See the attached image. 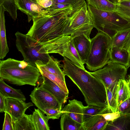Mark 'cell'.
Returning <instances> with one entry per match:
<instances>
[{
	"mask_svg": "<svg viewBox=\"0 0 130 130\" xmlns=\"http://www.w3.org/2000/svg\"><path fill=\"white\" fill-rule=\"evenodd\" d=\"M37 87L50 93L57 100L61 106L67 101L69 94L65 92L59 86L46 77L41 75Z\"/></svg>",
	"mask_w": 130,
	"mask_h": 130,
	"instance_id": "8fae6325",
	"label": "cell"
},
{
	"mask_svg": "<svg viewBox=\"0 0 130 130\" xmlns=\"http://www.w3.org/2000/svg\"><path fill=\"white\" fill-rule=\"evenodd\" d=\"M130 34V27L118 32L111 39V47L122 48Z\"/></svg>",
	"mask_w": 130,
	"mask_h": 130,
	"instance_id": "83f0119b",
	"label": "cell"
},
{
	"mask_svg": "<svg viewBox=\"0 0 130 130\" xmlns=\"http://www.w3.org/2000/svg\"><path fill=\"white\" fill-rule=\"evenodd\" d=\"M101 115L107 121H112L117 118L120 115V113L118 111L115 112H104L101 114Z\"/></svg>",
	"mask_w": 130,
	"mask_h": 130,
	"instance_id": "d590c367",
	"label": "cell"
},
{
	"mask_svg": "<svg viewBox=\"0 0 130 130\" xmlns=\"http://www.w3.org/2000/svg\"><path fill=\"white\" fill-rule=\"evenodd\" d=\"M0 5L3 6L5 11L9 13L13 20H16L18 8L15 0H0Z\"/></svg>",
	"mask_w": 130,
	"mask_h": 130,
	"instance_id": "f546056e",
	"label": "cell"
},
{
	"mask_svg": "<svg viewBox=\"0 0 130 130\" xmlns=\"http://www.w3.org/2000/svg\"><path fill=\"white\" fill-rule=\"evenodd\" d=\"M62 70L77 87L88 105L103 108L106 106V89L103 83L90 72L75 65L65 57Z\"/></svg>",
	"mask_w": 130,
	"mask_h": 130,
	"instance_id": "7a4b0ae2",
	"label": "cell"
},
{
	"mask_svg": "<svg viewBox=\"0 0 130 130\" xmlns=\"http://www.w3.org/2000/svg\"><path fill=\"white\" fill-rule=\"evenodd\" d=\"M85 107L81 101L75 99L69 100L68 104L61 111L63 113L67 114L74 120L82 124L84 122L83 113Z\"/></svg>",
	"mask_w": 130,
	"mask_h": 130,
	"instance_id": "9a60e30c",
	"label": "cell"
},
{
	"mask_svg": "<svg viewBox=\"0 0 130 130\" xmlns=\"http://www.w3.org/2000/svg\"><path fill=\"white\" fill-rule=\"evenodd\" d=\"M110 2H111V3H114V4H116V3L115 1L114 0H108Z\"/></svg>",
	"mask_w": 130,
	"mask_h": 130,
	"instance_id": "7bdbcfd3",
	"label": "cell"
},
{
	"mask_svg": "<svg viewBox=\"0 0 130 130\" xmlns=\"http://www.w3.org/2000/svg\"><path fill=\"white\" fill-rule=\"evenodd\" d=\"M45 113L39 108L34 109L32 118L35 130H49L48 119Z\"/></svg>",
	"mask_w": 130,
	"mask_h": 130,
	"instance_id": "44dd1931",
	"label": "cell"
},
{
	"mask_svg": "<svg viewBox=\"0 0 130 130\" xmlns=\"http://www.w3.org/2000/svg\"><path fill=\"white\" fill-rule=\"evenodd\" d=\"M0 59L3 60L9 52L6 39L5 21L4 17L5 9L0 5Z\"/></svg>",
	"mask_w": 130,
	"mask_h": 130,
	"instance_id": "ac0fdd59",
	"label": "cell"
},
{
	"mask_svg": "<svg viewBox=\"0 0 130 130\" xmlns=\"http://www.w3.org/2000/svg\"><path fill=\"white\" fill-rule=\"evenodd\" d=\"M102 108L93 106L87 105L85 106L83 113L84 121L96 114Z\"/></svg>",
	"mask_w": 130,
	"mask_h": 130,
	"instance_id": "1f68e13d",
	"label": "cell"
},
{
	"mask_svg": "<svg viewBox=\"0 0 130 130\" xmlns=\"http://www.w3.org/2000/svg\"><path fill=\"white\" fill-rule=\"evenodd\" d=\"M60 62L57 59L51 56L47 63L44 64H40L50 73L55 75L64 81L66 82L65 75L60 68Z\"/></svg>",
	"mask_w": 130,
	"mask_h": 130,
	"instance_id": "7402d4cb",
	"label": "cell"
},
{
	"mask_svg": "<svg viewBox=\"0 0 130 130\" xmlns=\"http://www.w3.org/2000/svg\"><path fill=\"white\" fill-rule=\"evenodd\" d=\"M78 0H53L54 2L53 5L58 4L64 3L75 2Z\"/></svg>",
	"mask_w": 130,
	"mask_h": 130,
	"instance_id": "ab89813d",
	"label": "cell"
},
{
	"mask_svg": "<svg viewBox=\"0 0 130 130\" xmlns=\"http://www.w3.org/2000/svg\"><path fill=\"white\" fill-rule=\"evenodd\" d=\"M73 35H62L54 40L48 53H57L70 60L75 65L85 69L84 64L76 50L72 40Z\"/></svg>",
	"mask_w": 130,
	"mask_h": 130,
	"instance_id": "52a82bcc",
	"label": "cell"
},
{
	"mask_svg": "<svg viewBox=\"0 0 130 130\" xmlns=\"http://www.w3.org/2000/svg\"><path fill=\"white\" fill-rule=\"evenodd\" d=\"M13 123L14 130H35L32 115L25 114L20 118L13 121Z\"/></svg>",
	"mask_w": 130,
	"mask_h": 130,
	"instance_id": "d4e9b609",
	"label": "cell"
},
{
	"mask_svg": "<svg viewBox=\"0 0 130 130\" xmlns=\"http://www.w3.org/2000/svg\"><path fill=\"white\" fill-rule=\"evenodd\" d=\"M115 11L125 18L130 20V1L116 4Z\"/></svg>",
	"mask_w": 130,
	"mask_h": 130,
	"instance_id": "4dcf8cb0",
	"label": "cell"
},
{
	"mask_svg": "<svg viewBox=\"0 0 130 130\" xmlns=\"http://www.w3.org/2000/svg\"><path fill=\"white\" fill-rule=\"evenodd\" d=\"M130 1V0H117L116 2V4L124 1Z\"/></svg>",
	"mask_w": 130,
	"mask_h": 130,
	"instance_id": "b9f144b4",
	"label": "cell"
},
{
	"mask_svg": "<svg viewBox=\"0 0 130 130\" xmlns=\"http://www.w3.org/2000/svg\"><path fill=\"white\" fill-rule=\"evenodd\" d=\"M0 92L6 98L15 99L25 102L26 100L21 89H15L9 86L1 78H0Z\"/></svg>",
	"mask_w": 130,
	"mask_h": 130,
	"instance_id": "ffe728a7",
	"label": "cell"
},
{
	"mask_svg": "<svg viewBox=\"0 0 130 130\" xmlns=\"http://www.w3.org/2000/svg\"><path fill=\"white\" fill-rule=\"evenodd\" d=\"M29 96L32 102L43 112L45 108H53L61 110V107L57 99L47 91L35 88Z\"/></svg>",
	"mask_w": 130,
	"mask_h": 130,
	"instance_id": "30bf717a",
	"label": "cell"
},
{
	"mask_svg": "<svg viewBox=\"0 0 130 130\" xmlns=\"http://www.w3.org/2000/svg\"><path fill=\"white\" fill-rule=\"evenodd\" d=\"M87 4L92 6L98 9L111 11H115L116 4L108 0H87Z\"/></svg>",
	"mask_w": 130,
	"mask_h": 130,
	"instance_id": "f1b7e54d",
	"label": "cell"
},
{
	"mask_svg": "<svg viewBox=\"0 0 130 130\" xmlns=\"http://www.w3.org/2000/svg\"><path fill=\"white\" fill-rule=\"evenodd\" d=\"M117 0H114L115 1V2L116 3V2H117Z\"/></svg>",
	"mask_w": 130,
	"mask_h": 130,
	"instance_id": "ee69618b",
	"label": "cell"
},
{
	"mask_svg": "<svg viewBox=\"0 0 130 130\" xmlns=\"http://www.w3.org/2000/svg\"><path fill=\"white\" fill-rule=\"evenodd\" d=\"M0 112H5L6 108V98L0 92Z\"/></svg>",
	"mask_w": 130,
	"mask_h": 130,
	"instance_id": "74e56055",
	"label": "cell"
},
{
	"mask_svg": "<svg viewBox=\"0 0 130 130\" xmlns=\"http://www.w3.org/2000/svg\"><path fill=\"white\" fill-rule=\"evenodd\" d=\"M43 112L46 114L48 119H58L63 113L61 110L50 108L44 109Z\"/></svg>",
	"mask_w": 130,
	"mask_h": 130,
	"instance_id": "d6a6232c",
	"label": "cell"
},
{
	"mask_svg": "<svg viewBox=\"0 0 130 130\" xmlns=\"http://www.w3.org/2000/svg\"><path fill=\"white\" fill-rule=\"evenodd\" d=\"M107 121L105 130H130V114L120 115L112 121Z\"/></svg>",
	"mask_w": 130,
	"mask_h": 130,
	"instance_id": "d6986e66",
	"label": "cell"
},
{
	"mask_svg": "<svg viewBox=\"0 0 130 130\" xmlns=\"http://www.w3.org/2000/svg\"><path fill=\"white\" fill-rule=\"evenodd\" d=\"M72 40L81 59L84 64H86L91 51V39L90 37L83 34L74 37Z\"/></svg>",
	"mask_w": 130,
	"mask_h": 130,
	"instance_id": "5bb4252c",
	"label": "cell"
},
{
	"mask_svg": "<svg viewBox=\"0 0 130 130\" xmlns=\"http://www.w3.org/2000/svg\"><path fill=\"white\" fill-rule=\"evenodd\" d=\"M122 48L126 50L130 55V34L125 41Z\"/></svg>",
	"mask_w": 130,
	"mask_h": 130,
	"instance_id": "f35d334b",
	"label": "cell"
},
{
	"mask_svg": "<svg viewBox=\"0 0 130 130\" xmlns=\"http://www.w3.org/2000/svg\"><path fill=\"white\" fill-rule=\"evenodd\" d=\"M41 75L37 67L24 60L9 58L0 60V78L10 84L17 86L28 85L35 86Z\"/></svg>",
	"mask_w": 130,
	"mask_h": 130,
	"instance_id": "3957f363",
	"label": "cell"
},
{
	"mask_svg": "<svg viewBox=\"0 0 130 130\" xmlns=\"http://www.w3.org/2000/svg\"><path fill=\"white\" fill-rule=\"evenodd\" d=\"M127 81L128 83L129 87L130 90V75H129L128 80Z\"/></svg>",
	"mask_w": 130,
	"mask_h": 130,
	"instance_id": "60d3db41",
	"label": "cell"
},
{
	"mask_svg": "<svg viewBox=\"0 0 130 130\" xmlns=\"http://www.w3.org/2000/svg\"><path fill=\"white\" fill-rule=\"evenodd\" d=\"M90 52L86 63V67L90 71L102 68L110 60L111 38L101 31H98L91 39Z\"/></svg>",
	"mask_w": 130,
	"mask_h": 130,
	"instance_id": "5b68a950",
	"label": "cell"
},
{
	"mask_svg": "<svg viewBox=\"0 0 130 130\" xmlns=\"http://www.w3.org/2000/svg\"><path fill=\"white\" fill-rule=\"evenodd\" d=\"M33 105V104L31 102L26 103L25 101L15 99L6 98L5 112L8 113L11 115L14 121L22 117L27 109Z\"/></svg>",
	"mask_w": 130,
	"mask_h": 130,
	"instance_id": "4fadbf2b",
	"label": "cell"
},
{
	"mask_svg": "<svg viewBox=\"0 0 130 130\" xmlns=\"http://www.w3.org/2000/svg\"><path fill=\"white\" fill-rule=\"evenodd\" d=\"M41 75H43L53 82L66 93L69 94V90L67 88L66 82L64 81L55 75L50 73L43 68L39 64H36Z\"/></svg>",
	"mask_w": 130,
	"mask_h": 130,
	"instance_id": "484cf974",
	"label": "cell"
},
{
	"mask_svg": "<svg viewBox=\"0 0 130 130\" xmlns=\"http://www.w3.org/2000/svg\"><path fill=\"white\" fill-rule=\"evenodd\" d=\"M60 125L61 130H83L82 124L65 113H63L61 116Z\"/></svg>",
	"mask_w": 130,
	"mask_h": 130,
	"instance_id": "cb8c5ba5",
	"label": "cell"
},
{
	"mask_svg": "<svg viewBox=\"0 0 130 130\" xmlns=\"http://www.w3.org/2000/svg\"><path fill=\"white\" fill-rule=\"evenodd\" d=\"M2 130H14L13 121L11 115L5 112Z\"/></svg>",
	"mask_w": 130,
	"mask_h": 130,
	"instance_id": "e575fe53",
	"label": "cell"
},
{
	"mask_svg": "<svg viewBox=\"0 0 130 130\" xmlns=\"http://www.w3.org/2000/svg\"><path fill=\"white\" fill-rule=\"evenodd\" d=\"M118 82L109 88H106L107 99L106 105L112 112L117 111L118 107L117 102Z\"/></svg>",
	"mask_w": 130,
	"mask_h": 130,
	"instance_id": "603a6c76",
	"label": "cell"
},
{
	"mask_svg": "<svg viewBox=\"0 0 130 130\" xmlns=\"http://www.w3.org/2000/svg\"><path fill=\"white\" fill-rule=\"evenodd\" d=\"M82 6L79 3L66 9L47 10L33 19V25L27 34L37 41L44 53H48L53 41L63 35Z\"/></svg>",
	"mask_w": 130,
	"mask_h": 130,
	"instance_id": "6da1fadb",
	"label": "cell"
},
{
	"mask_svg": "<svg viewBox=\"0 0 130 130\" xmlns=\"http://www.w3.org/2000/svg\"><path fill=\"white\" fill-rule=\"evenodd\" d=\"M101 110L84 121L82 124L83 130H105L107 121L101 115Z\"/></svg>",
	"mask_w": 130,
	"mask_h": 130,
	"instance_id": "2e32d148",
	"label": "cell"
},
{
	"mask_svg": "<svg viewBox=\"0 0 130 130\" xmlns=\"http://www.w3.org/2000/svg\"><path fill=\"white\" fill-rule=\"evenodd\" d=\"M130 96V90L128 83L125 79H120L118 82L117 102L118 107Z\"/></svg>",
	"mask_w": 130,
	"mask_h": 130,
	"instance_id": "4316f807",
	"label": "cell"
},
{
	"mask_svg": "<svg viewBox=\"0 0 130 130\" xmlns=\"http://www.w3.org/2000/svg\"><path fill=\"white\" fill-rule=\"evenodd\" d=\"M93 27L91 15L86 3L71 25L64 30L63 35H73L74 37L84 34L90 37Z\"/></svg>",
	"mask_w": 130,
	"mask_h": 130,
	"instance_id": "9c48e42d",
	"label": "cell"
},
{
	"mask_svg": "<svg viewBox=\"0 0 130 130\" xmlns=\"http://www.w3.org/2000/svg\"><path fill=\"white\" fill-rule=\"evenodd\" d=\"M117 111L119 112L120 115L130 114V96L118 106Z\"/></svg>",
	"mask_w": 130,
	"mask_h": 130,
	"instance_id": "836d02e7",
	"label": "cell"
},
{
	"mask_svg": "<svg viewBox=\"0 0 130 130\" xmlns=\"http://www.w3.org/2000/svg\"><path fill=\"white\" fill-rule=\"evenodd\" d=\"M128 68L109 60L103 68L90 73L99 80L106 88H109L120 80L125 79Z\"/></svg>",
	"mask_w": 130,
	"mask_h": 130,
	"instance_id": "ba28073f",
	"label": "cell"
},
{
	"mask_svg": "<svg viewBox=\"0 0 130 130\" xmlns=\"http://www.w3.org/2000/svg\"><path fill=\"white\" fill-rule=\"evenodd\" d=\"M109 61L126 67L130 66V55L126 50L122 48L111 47Z\"/></svg>",
	"mask_w": 130,
	"mask_h": 130,
	"instance_id": "e0dca14e",
	"label": "cell"
},
{
	"mask_svg": "<svg viewBox=\"0 0 130 130\" xmlns=\"http://www.w3.org/2000/svg\"><path fill=\"white\" fill-rule=\"evenodd\" d=\"M15 35L17 48L21 53L24 61L35 67L36 64H44L48 62L51 56L49 54L44 53L37 41L27 34L19 31Z\"/></svg>",
	"mask_w": 130,
	"mask_h": 130,
	"instance_id": "8992f818",
	"label": "cell"
},
{
	"mask_svg": "<svg viewBox=\"0 0 130 130\" xmlns=\"http://www.w3.org/2000/svg\"><path fill=\"white\" fill-rule=\"evenodd\" d=\"M87 6L91 15L94 27L111 39L119 31L130 27V20L116 11L97 9L89 4Z\"/></svg>",
	"mask_w": 130,
	"mask_h": 130,
	"instance_id": "277c9868",
	"label": "cell"
},
{
	"mask_svg": "<svg viewBox=\"0 0 130 130\" xmlns=\"http://www.w3.org/2000/svg\"><path fill=\"white\" fill-rule=\"evenodd\" d=\"M37 3L46 11L54 5L53 0H37Z\"/></svg>",
	"mask_w": 130,
	"mask_h": 130,
	"instance_id": "8d00e7d4",
	"label": "cell"
},
{
	"mask_svg": "<svg viewBox=\"0 0 130 130\" xmlns=\"http://www.w3.org/2000/svg\"><path fill=\"white\" fill-rule=\"evenodd\" d=\"M18 8L27 15L28 22L44 13L46 10L37 0H15Z\"/></svg>",
	"mask_w": 130,
	"mask_h": 130,
	"instance_id": "7c38bea8",
	"label": "cell"
}]
</instances>
